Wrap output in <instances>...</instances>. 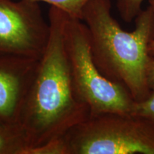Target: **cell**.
<instances>
[{
  "instance_id": "3",
  "label": "cell",
  "mask_w": 154,
  "mask_h": 154,
  "mask_svg": "<svg viewBox=\"0 0 154 154\" xmlns=\"http://www.w3.org/2000/svg\"><path fill=\"white\" fill-rule=\"evenodd\" d=\"M64 42L73 83L90 116L106 113L131 114L135 101L124 86L111 82L94 62L87 26L82 19L67 15Z\"/></svg>"
},
{
  "instance_id": "11",
  "label": "cell",
  "mask_w": 154,
  "mask_h": 154,
  "mask_svg": "<svg viewBox=\"0 0 154 154\" xmlns=\"http://www.w3.org/2000/svg\"><path fill=\"white\" fill-rule=\"evenodd\" d=\"M27 154H67L63 136L48 142L43 146L30 149Z\"/></svg>"
},
{
  "instance_id": "9",
  "label": "cell",
  "mask_w": 154,
  "mask_h": 154,
  "mask_svg": "<svg viewBox=\"0 0 154 154\" xmlns=\"http://www.w3.org/2000/svg\"><path fill=\"white\" fill-rule=\"evenodd\" d=\"M144 0H116V7L121 19L131 22L142 10Z\"/></svg>"
},
{
  "instance_id": "7",
  "label": "cell",
  "mask_w": 154,
  "mask_h": 154,
  "mask_svg": "<svg viewBox=\"0 0 154 154\" xmlns=\"http://www.w3.org/2000/svg\"><path fill=\"white\" fill-rule=\"evenodd\" d=\"M27 151L21 128L0 123V154H26Z\"/></svg>"
},
{
  "instance_id": "5",
  "label": "cell",
  "mask_w": 154,
  "mask_h": 154,
  "mask_svg": "<svg viewBox=\"0 0 154 154\" xmlns=\"http://www.w3.org/2000/svg\"><path fill=\"white\" fill-rule=\"evenodd\" d=\"M49 34L38 2L0 0V52L39 59Z\"/></svg>"
},
{
  "instance_id": "10",
  "label": "cell",
  "mask_w": 154,
  "mask_h": 154,
  "mask_svg": "<svg viewBox=\"0 0 154 154\" xmlns=\"http://www.w3.org/2000/svg\"><path fill=\"white\" fill-rule=\"evenodd\" d=\"M131 115L145 119L154 126V91H151L143 101H135Z\"/></svg>"
},
{
  "instance_id": "6",
  "label": "cell",
  "mask_w": 154,
  "mask_h": 154,
  "mask_svg": "<svg viewBox=\"0 0 154 154\" xmlns=\"http://www.w3.org/2000/svg\"><path fill=\"white\" fill-rule=\"evenodd\" d=\"M39 59L0 52V123L20 128Z\"/></svg>"
},
{
  "instance_id": "12",
  "label": "cell",
  "mask_w": 154,
  "mask_h": 154,
  "mask_svg": "<svg viewBox=\"0 0 154 154\" xmlns=\"http://www.w3.org/2000/svg\"><path fill=\"white\" fill-rule=\"evenodd\" d=\"M146 80L151 91H154V56L150 55L146 66Z\"/></svg>"
},
{
  "instance_id": "1",
  "label": "cell",
  "mask_w": 154,
  "mask_h": 154,
  "mask_svg": "<svg viewBox=\"0 0 154 154\" xmlns=\"http://www.w3.org/2000/svg\"><path fill=\"white\" fill-rule=\"evenodd\" d=\"M67 15L63 9L50 7L49 41L38 61L20 122L28 151L63 137L90 116L89 108L79 97L71 74L64 42Z\"/></svg>"
},
{
  "instance_id": "8",
  "label": "cell",
  "mask_w": 154,
  "mask_h": 154,
  "mask_svg": "<svg viewBox=\"0 0 154 154\" xmlns=\"http://www.w3.org/2000/svg\"><path fill=\"white\" fill-rule=\"evenodd\" d=\"M60 8L71 16L82 19V10L88 0H34Z\"/></svg>"
},
{
  "instance_id": "2",
  "label": "cell",
  "mask_w": 154,
  "mask_h": 154,
  "mask_svg": "<svg viewBox=\"0 0 154 154\" xmlns=\"http://www.w3.org/2000/svg\"><path fill=\"white\" fill-rule=\"evenodd\" d=\"M110 0H88L82 20L88 30L94 62L111 82L123 86L135 101H143L151 90L146 80L149 46L154 38V9H142L135 29H123L111 15Z\"/></svg>"
},
{
  "instance_id": "13",
  "label": "cell",
  "mask_w": 154,
  "mask_h": 154,
  "mask_svg": "<svg viewBox=\"0 0 154 154\" xmlns=\"http://www.w3.org/2000/svg\"><path fill=\"white\" fill-rule=\"evenodd\" d=\"M149 2L150 6H151L152 8L154 9V0H149ZM149 53L151 56H154V38L149 44Z\"/></svg>"
},
{
  "instance_id": "4",
  "label": "cell",
  "mask_w": 154,
  "mask_h": 154,
  "mask_svg": "<svg viewBox=\"0 0 154 154\" xmlns=\"http://www.w3.org/2000/svg\"><path fill=\"white\" fill-rule=\"evenodd\" d=\"M63 138L67 154H154V126L131 114L90 116Z\"/></svg>"
}]
</instances>
